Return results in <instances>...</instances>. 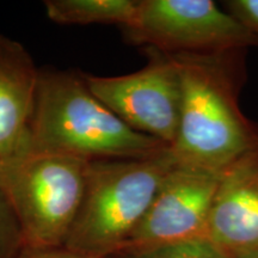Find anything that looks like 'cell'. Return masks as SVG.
<instances>
[{"instance_id":"6","label":"cell","mask_w":258,"mask_h":258,"mask_svg":"<svg viewBox=\"0 0 258 258\" xmlns=\"http://www.w3.org/2000/svg\"><path fill=\"white\" fill-rule=\"evenodd\" d=\"M148 62L137 72L84 78L99 101L124 123L171 147L179 122L180 76L172 54L146 48Z\"/></svg>"},{"instance_id":"4","label":"cell","mask_w":258,"mask_h":258,"mask_svg":"<svg viewBox=\"0 0 258 258\" xmlns=\"http://www.w3.org/2000/svg\"><path fill=\"white\" fill-rule=\"evenodd\" d=\"M89 160L25 150L0 159V180L25 246H64L88 179Z\"/></svg>"},{"instance_id":"1","label":"cell","mask_w":258,"mask_h":258,"mask_svg":"<svg viewBox=\"0 0 258 258\" xmlns=\"http://www.w3.org/2000/svg\"><path fill=\"white\" fill-rule=\"evenodd\" d=\"M244 53L172 54L180 76V109L170 148L179 163L222 171L258 150V123L239 106Z\"/></svg>"},{"instance_id":"5","label":"cell","mask_w":258,"mask_h":258,"mask_svg":"<svg viewBox=\"0 0 258 258\" xmlns=\"http://www.w3.org/2000/svg\"><path fill=\"white\" fill-rule=\"evenodd\" d=\"M133 44L166 54H203L258 47L256 37L213 0H138L123 29Z\"/></svg>"},{"instance_id":"7","label":"cell","mask_w":258,"mask_h":258,"mask_svg":"<svg viewBox=\"0 0 258 258\" xmlns=\"http://www.w3.org/2000/svg\"><path fill=\"white\" fill-rule=\"evenodd\" d=\"M221 173L222 171L178 161L164 179L146 215L120 251L206 239Z\"/></svg>"},{"instance_id":"15","label":"cell","mask_w":258,"mask_h":258,"mask_svg":"<svg viewBox=\"0 0 258 258\" xmlns=\"http://www.w3.org/2000/svg\"><path fill=\"white\" fill-rule=\"evenodd\" d=\"M241 258H258V251H257V252H253V253H251V254H247V256L241 257Z\"/></svg>"},{"instance_id":"12","label":"cell","mask_w":258,"mask_h":258,"mask_svg":"<svg viewBox=\"0 0 258 258\" xmlns=\"http://www.w3.org/2000/svg\"><path fill=\"white\" fill-rule=\"evenodd\" d=\"M23 246L21 227L0 180V258H17Z\"/></svg>"},{"instance_id":"14","label":"cell","mask_w":258,"mask_h":258,"mask_svg":"<svg viewBox=\"0 0 258 258\" xmlns=\"http://www.w3.org/2000/svg\"><path fill=\"white\" fill-rule=\"evenodd\" d=\"M17 258H96L70 250L66 246H23Z\"/></svg>"},{"instance_id":"10","label":"cell","mask_w":258,"mask_h":258,"mask_svg":"<svg viewBox=\"0 0 258 258\" xmlns=\"http://www.w3.org/2000/svg\"><path fill=\"white\" fill-rule=\"evenodd\" d=\"M46 14L57 24H115L129 27L137 12V0H47Z\"/></svg>"},{"instance_id":"13","label":"cell","mask_w":258,"mask_h":258,"mask_svg":"<svg viewBox=\"0 0 258 258\" xmlns=\"http://www.w3.org/2000/svg\"><path fill=\"white\" fill-rule=\"evenodd\" d=\"M228 14L237 18L258 42V0H230L224 2Z\"/></svg>"},{"instance_id":"3","label":"cell","mask_w":258,"mask_h":258,"mask_svg":"<svg viewBox=\"0 0 258 258\" xmlns=\"http://www.w3.org/2000/svg\"><path fill=\"white\" fill-rule=\"evenodd\" d=\"M177 163L170 147L146 157L90 160L82 206L64 246L96 258L118 252Z\"/></svg>"},{"instance_id":"11","label":"cell","mask_w":258,"mask_h":258,"mask_svg":"<svg viewBox=\"0 0 258 258\" xmlns=\"http://www.w3.org/2000/svg\"><path fill=\"white\" fill-rule=\"evenodd\" d=\"M108 258H230L207 239H196L151 249L123 250Z\"/></svg>"},{"instance_id":"2","label":"cell","mask_w":258,"mask_h":258,"mask_svg":"<svg viewBox=\"0 0 258 258\" xmlns=\"http://www.w3.org/2000/svg\"><path fill=\"white\" fill-rule=\"evenodd\" d=\"M167 147L116 116L93 95L84 73L40 70L29 151L90 161L146 157Z\"/></svg>"},{"instance_id":"9","label":"cell","mask_w":258,"mask_h":258,"mask_svg":"<svg viewBox=\"0 0 258 258\" xmlns=\"http://www.w3.org/2000/svg\"><path fill=\"white\" fill-rule=\"evenodd\" d=\"M38 73L23 46L0 35V159L28 150Z\"/></svg>"},{"instance_id":"8","label":"cell","mask_w":258,"mask_h":258,"mask_svg":"<svg viewBox=\"0 0 258 258\" xmlns=\"http://www.w3.org/2000/svg\"><path fill=\"white\" fill-rule=\"evenodd\" d=\"M206 239L230 258L258 251V150L222 170Z\"/></svg>"}]
</instances>
